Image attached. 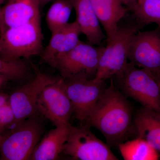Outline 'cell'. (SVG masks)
<instances>
[{
	"instance_id": "obj_27",
	"label": "cell",
	"mask_w": 160,
	"mask_h": 160,
	"mask_svg": "<svg viewBox=\"0 0 160 160\" xmlns=\"http://www.w3.org/2000/svg\"><path fill=\"white\" fill-rule=\"evenodd\" d=\"M6 0H0V8H2V5L5 2Z\"/></svg>"
},
{
	"instance_id": "obj_22",
	"label": "cell",
	"mask_w": 160,
	"mask_h": 160,
	"mask_svg": "<svg viewBox=\"0 0 160 160\" xmlns=\"http://www.w3.org/2000/svg\"><path fill=\"white\" fill-rule=\"evenodd\" d=\"M15 117L9 104L0 108V131L4 132L13 126Z\"/></svg>"
},
{
	"instance_id": "obj_18",
	"label": "cell",
	"mask_w": 160,
	"mask_h": 160,
	"mask_svg": "<svg viewBox=\"0 0 160 160\" xmlns=\"http://www.w3.org/2000/svg\"><path fill=\"white\" fill-rule=\"evenodd\" d=\"M125 160H157L158 152L142 138L120 143L118 146Z\"/></svg>"
},
{
	"instance_id": "obj_6",
	"label": "cell",
	"mask_w": 160,
	"mask_h": 160,
	"mask_svg": "<svg viewBox=\"0 0 160 160\" xmlns=\"http://www.w3.org/2000/svg\"><path fill=\"white\" fill-rule=\"evenodd\" d=\"M105 47L80 41L74 48L57 58L49 65L57 69L64 79L95 78Z\"/></svg>"
},
{
	"instance_id": "obj_20",
	"label": "cell",
	"mask_w": 160,
	"mask_h": 160,
	"mask_svg": "<svg viewBox=\"0 0 160 160\" xmlns=\"http://www.w3.org/2000/svg\"><path fill=\"white\" fill-rule=\"evenodd\" d=\"M131 10L141 25L156 23L160 27V0H143Z\"/></svg>"
},
{
	"instance_id": "obj_7",
	"label": "cell",
	"mask_w": 160,
	"mask_h": 160,
	"mask_svg": "<svg viewBox=\"0 0 160 160\" xmlns=\"http://www.w3.org/2000/svg\"><path fill=\"white\" fill-rule=\"evenodd\" d=\"M110 146L98 138L88 125L69 124L68 138L62 153L74 160H117Z\"/></svg>"
},
{
	"instance_id": "obj_4",
	"label": "cell",
	"mask_w": 160,
	"mask_h": 160,
	"mask_svg": "<svg viewBox=\"0 0 160 160\" xmlns=\"http://www.w3.org/2000/svg\"><path fill=\"white\" fill-rule=\"evenodd\" d=\"M113 77L123 94L143 107L160 112L159 86L152 72L128 62L122 71Z\"/></svg>"
},
{
	"instance_id": "obj_28",
	"label": "cell",
	"mask_w": 160,
	"mask_h": 160,
	"mask_svg": "<svg viewBox=\"0 0 160 160\" xmlns=\"http://www.w3.org/2000/svg\"><path fill=\"white\" fill-rule=\"evenodd\" d=\"M3 132L0 131V141H1V138H2V134Z\"/></svg>"
},
{
	"instance_id": "obj_11",
	"label": "cell",
	"mask_w": 160,
	"mask_h": 160,
	"mask_svg": "<svg viewBox=\"0 0 160 160\" xmlns=\"http://www.w3.org/2000/svg\"><path fill=\"white\" fill-rule=\"evenodd\" d=\"M34 68L36 77L33 80L18 88L9 95V104L15 117L13 126L36 115L37 102L40 93L47 85L56 79Z\"/></svg>"
},
{
	"instance_id": "obj_19",
	"label": "cell",
	"mask_w": 160,
	"mask_h": 160,
	"mask_svg": "<svg viewBox=\"0 0 160 160\" xmlns=\"http://www.w3.org/2000/svg\"><path fill=\"white\" fill-rule=\"evenodd\" d=\"M73 9L71 0H55L46 15V24L51 33L69 23Z\"/></svg>"
},
{
	"instance_id": "obj_17",
	"label": "cell",
	"mask_w": 160,
	"mask_h": 160,
	"mask_svg": "<svg viewBox=\"0 0 160 160\" xmlns=\"http://www.w3.org/2000/svg\"><path fill=\"white\" fill-rule=\"evenodd\" d=\"M69 124L57 126L49 131L38 143L30 160L58 159L68 138Z\"/></svg>"
},
{
	"instance_id": "obj_15",
	"label": "cell",
	"mask_w": 160,
	"mask_h": 160,
	"mask_svg": "<svg viewBox=\"0 0 160 160\" xmlns=\"http://www.w3.org/2000/svg\"><path fill=\"white\" fill-rule=\"evenodd\" d=\"M133 124L138 137L160 152V112L142 106L134 114Z\"/></svg>"
},
{
	"instance_id": "obj_12",
	"label": "cell",
	"mask_w": 160,
	"mask_h": 160,
	"mask_svg": "<svg viewBox=\"0 0 160 160\" xmlns=\"http://www.w3.org/2000/svg\"><path fill=\"white\" fill-rule=\"evenodd\" d=\"M38 0H7L0 12V33L6 29L41 20Z\"/></svg>"
},
{
	"instance_id": "obj_13",
	"label": "cell",
	"mask_w": 160,
	"mask_h": 160,
	"mask_svg": "<svg viewBox=\"0 0 160 160\" xmlns=\"http://www.w3.org/2000/svg\"><path fill=\"white\" fill-rule=\"evenodd\" d=\"M81 33L76 21L52 33L49 43L40 55L41 62L49 65L56 59L69 52L81 41Z\"/></svg>"
},
{
	"instance_id": "obj_30",
	"label": "cell",
	"mask_w": 160,
	"mask_h": 160,
	"mask_svg": "<svg viewBox=\"0 0 160 160\" xmlns=\"http://www.w3.org/2000/svg\"><path fill=\"white\" fill-rule=\"evenodd\" d=\"M143 0H137V3L141 2H142Z\"/></svg>"
},
{
	"instance_id": "obj_23",
	"label": "cell",
	"mask_w": 160,
	"mask_h": 160,
	"mask_svg": "<svg viewBox=\"0 0 160 160\" xmlns=\"http://www.w3.org/2000/svg\"><path fill=\"white\" fill-rule=\"evenodd\" d=\"M9 95L0 92V108L9 104Z\"/></svg>"
},
{
	"instance_id": "obj_29",
	"label": "cell",
	"mask_w": 160,
	"mask_h": 160,
	"mask_svg": "<svg viewBox=\"0 0 160 160\" xmlns=\"http://www.w3.org/2000/svg\"><path fill=\"white\" fill-rule=\"evenodd\" d=\"M158 80V83L160 89V80L158 79L157 78H156Z\"/></svg>"
},
{
	"instance_id": "obj_5",
	"label": "cell",
	"mask_w": 160,
	"mask_h": 160,
	"mask_svg": "<svg viewBox=\"0 0 160 160\" xmlns=\"http://www.w3.org/2000/svg\"><path fill=\"white\" fill-rule=\"evenodd\" d=\"M139 25L128 24L119 26L112 37L107 41L94 78L105 81L122 71L128 63L132 41L139 31Z\"/></svg>"
},
{
	"instance_id": "obj_25",
	"label": "cell",
	"mask_w": 160,
	"mask_h": 160,
	"mask_svg": "<svg viewBox=\"0 0 160 160\" xmlns=\"http://www.w3.org/2000/svg\"><path fill=\"white\" fill-rule=\"evenodd\" d=\"M122 1L124 5H126L131 10L137 2V0H122Z\"/></svg>"
},
{
	"instance_id": "obj_8",
	"label": "cell",
	"mask_w": 160,
	"mask_h": 160,
	"mask_svg": "<svg viewBox=\"0 0 160 160\" xmlns=\"http://www.w3.org/2000/svg\"><path fill=\"white\" fill-rule=\"evenodd\" d=\"M37 110L56 127L69 124L73 109L64 79L57 78L43 89L38 98Z\"/></svg>"
},
{
	"instance_id": "obj_1",
	"label": "cell",
	"mask_w": 160,
	"mask_h": 160,
	"mask_svg": "<svg viewBox=\"0 0 160 160\" xmlns=\"http://www.w3.org/2000/svg\"><path fill=\"white\" fill-rule=\"evenodd\" d=\"M132 108L113 79L106 87L87 121L101 132L109 146H118L128 138L133 127Z\"/></svg>"
},
{
	"instance_id": "obj_2",
	"label": "cell",
	"mask_w": 160,
	"mask_h": 160,
	"mask_svg": "<svg viewBox=\"0 0 160 160\" xmlns=\"http://www.w3.org/2000/svg\"><path fill=\"white\" fill-rule=\"evenodd\" d=\"M43 38L41 20L6 29L0 33V57L13 61L40 55Z\"/></svg>"
},
{
	"instance_id": "obj_24",
	"label": "cell",
	"mask_w": 160,
	"mask_h": 160,
	"mask_svg": "<svg viewBox=\"0 0 160 160\" xmlns=\"http://www.w3.org/2000/svg\"><path fill=\"white\" fill-rule=\"evenodd\" d=\"M11 79L7 76L0 74V89L5 86Z\"/></svg>"
},
{
	"instance_id": "obj_3",
	"label": "cell",
	"mask_w": 160,
	"mask_h": 160,
	"mask_svg": "<svg viewBox=\"0 0 160 160\" xmlns=\"http://www.w3.org/2000/svg\"><path fill=\"white\" fill-rule=\"evenodd\" d=\"M44 131L36 115L3 132L0 141V158L2 160H30Z\"/></svg>"
},
{
	"instance_id": "obj_14",
	"label": "cell",
	"mask_w": 160,
	"mask_h": 160,
	"mask_svg": "<svg viewBox=\"0 0 160 160\" xmlns=\"http://www.w3.org/2000/svg\"><path fill=\"white\" fill-rule=\"evenodd\" d=\"M76 13V21L81 33L86 36L88 42L99 45L106 38L97 15L89 0H71Z\"/></svg>"
},
{
	"instance_id": "obj_26",
	"label": "cell",
	"mask_w": 160,
	"mask_h": 160,
	"mask_svg": "<svg viewBox=\"0 0 160 160\" xmlns=\"http://www.w3.org/2000/svg\"><path fill=\"white\" fill-rule=\"evenodd\" d=\"M55 0H38L41 7L45 6L50 2H53Z\"/></svg>"
},
{
	"instance_id": "obj_16",
	"label": "cell",
	"mask_w": 160,
	"mask_h": 160,
	"mask_svg": "<svg viewBox=\"0 0 160 160\" xmlns=\"http://www.w3.org/2000/svg\"><path fill=\"white\" fill-rule=\"evenodd\" d=\"M106 32V40L112 37L128 9L122 0H89Z\"/></svg>"
},
{
	"instance_id": "obj_10",
	"label": "cell",
	"mask_w": 160,
	"mask_h": 160,
	"mask_svg": "<svg viewBox=\"0 0 160 160\" xmlns=\"http://www.w3.org/2000/svg\"><path fill=\"white\" fill-rule=\"evenodd\" d=\"M129 62L160 75V27L151 31H139L132 41L128 54Z\"/></svg>"
},
{
	"instance_id": "obj_32",
	"label": "cell",
	"mask_w": 160,
	"mask_h": 160,
	"mask_svg": "<svg viewBox=\"0 0 160 160\" xmlns=\"http://www.w3.org/2000/svg\"><path fill=\"white\" fill-rule=\"evenodd\" d=\"M1 8H0V12H1Z\"/></svg>"
},
{
	"instance_id": "obj_21",
	"label": "cell",
	"mask_w": 160,
	"mask_h": 160,
	"mask_svg": "<svg viewBox=\"0 0 160 160\" xmlns=\"http://www.w3.org/2000/svg\"><path fill=\"white\" fill-rule=\"evenodd\" d=\"M29 71L28 66L23 60L9 61L0 57V74L7 76L11 80L23 79Z\"/></svg>"
},
{
	"instance_id": "obj_9",
	"label": "cell",
	"mask_w": 160,
	"mask_h": 160,
	"mask_svg": "<svg viewBox=\"0 0 160 160\" xmlns=\"http://www.w3.org/2000/svg\"><path fill=\"white\" fill-rule=\"evenodd\" d=\"M105 81L84 78L65 79L67 94L73 113L81 122L87 121L98 101L106 88Z\"/></svg>"
},
{
	"instance_id": "obj_31",
	"label": "cell",
	"mask_w": 160,
	"mask_h": 160,
	"mask_svg": "<svg viewBox=\"0 0 160 160\" xmlns=\"http://www.w3.org/2000/svg\"><path fill=\"white\" fill-rule=\"evenodd\" d=\"M156 78H157L158 79L160 80V75H159V76H158L157 77H156Z\"/></svg>"
}]
</instances>
